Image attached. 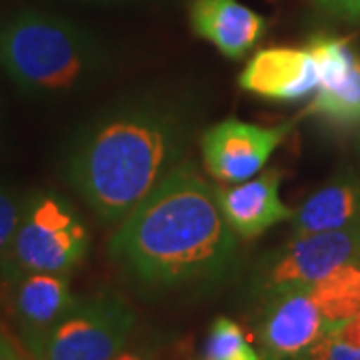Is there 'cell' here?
Instances as JSON below:
<instances>
[{
  "instance_id": "cell-1",
  "label": "cell",
  "mask_w": 360,
  "mask_h": 360,
  "mask_svg": "<svg viewBox=\"0 0 360 360\" xmlns=\"http://www.w3.org/2000/svg\"><path fill=\"white\" fill-rule=\"evenodd\" d=\"M108 250L136 283L167 290L220 281L236 260L238 236L214 186L182 162L120 220Z\"/></svg>"
},
{
  "instance_id": "cell-2",
  "label": "cell",
  "mask_w": 360,
  "mask_h": 360,
  "mask_svg": "<svg viewBox=\"0 0 360 360\" xmlns=\"http://www.w3.org/2000/svg\"><path fill=\"white\" fill-rule=\"evenodd\" d=\"M191 139V116L174 103H122L80 130L66 180L98 219L120 222L182 165Z\"/></svg>"
},
{
  "instance_id": "cell-3",
  "label": "cell",
  "mask_w": 360,
  "mask_h": 360,
  "mask_svg": "<svg viewBox=\"0 0 360 360\" xmlns=\"http://www.w3.org/2000/svg\"><path fill=\"white\" fill-rule=\"evenodd\" d=\"M103 44L66 18L22 11L0 26V66L32 94H65L90 84L106 66Z\"/></svg>"
},
{
  "instance_id": "cell-4",
  "label": "cell",
  "mask_w": 360,
  "mask_h": 360,
  "mask_svg": "<svg viewBox=\"0 0 360 360\" xmlns=\"http://www.w3.org/2000/svg\"><path fill=\"white\" fill-rule=\"evenodd\" d=\"M90 232L77 208L65 196L40 191L25 198L18 229L0 264V276L11 283L28 272L70 274L89 252Z\"/></svg>"
},
{
  "instance_id": "cell-5",
  "label": "cell",
  "mask_w": 360,
  "mask_h": 360,
  "mask_svg": "<svg viewBox=\"0 0 360 360\" xmlns=\"http://www.w3.org/2000/svg\"><path fill=\"white\" fill-rule=\"evenodd\" d=\"M136 326V314L120 296L104 292L78 300L72 310L25 347L37 360H112Z\"/></svg>"
},
{
  "instance_id": "cell-6",
  "label": "cell",
  "mask_w": 360,
  "mask_h": 360,
  "mask_svg": "<svg viewBox=\"0 0 360 360\" xmlns=\"http://www.w3.org/2000/svg\"><path fill=\"white\" fill-rule=\"evenodd\" d=\"M360 258V224L342 231L296 234L260 260L257 288L270 296L309 288L336 266Z\"/></svg>"
},
{
  "instance_id": "cell-7",
  "label": "cell",
  "mask_w": 360,
  "mask_h": 360,
  "mask_svg": "<svg viewBox=\"0 0 360 360\" xmlns=\"http://www.w3.org/2000/svg\"><path fill=\"white\" fill-rule=\"evenodd\" d=\"M292 124L258 127L243 120H222L205 130L200 153L212 179L238 184L255 179L269 165L270 156L290 134Z\"/></svg>"
},
{
  "instance_id": "cell-8",
  "label": "cell",
  "mask_w": 360,
  "mask_h": 360,
  "mask_svg": "<svg viewBox=\"0 0 360 360\" xmlns=\"http://www.w3.org/2000/svg\"><path fill=\"white\" fill-rule=\"evenodd\" d=\"M307 49L319 68L309 112L340 130H360V52L348 39L316 34Z\"/></svg>"
},
{
  "instance_id": "cell-9",
  "label": "cell",
  "mask_w": 360,
  "mask_h": 360,
  "mask_svg": "<svg viewBox=\"0 0 360 360\" xmlns=\"http://www.w3.org/2000/svg\"><path fill=\"white\" fill-rule=\"evenodd\" d=\"M238 84L269 103H298L314 94L319 68L307 46H270L246 63Z\"/></svg>"
},
{
  "instance_id": "cell-10",
  "label": "cell",
  "mask_w": 360,
  "mask_h": 360,
  "mask_svg": "<svg viewBox=\"0 0 360 360\" xmlns=\"http://www.w3.org/2000/svg\"><path fill=\"white\" fill-rule=\"evenodd\" d=\"M266 298L269 304L260 321V342L269 360L298 359L326 333L309 288H292Z\"/></svg>"
},
{
  "instance_id": "cell-11",
  "label": "cell",
  "mask_w": 360,
  "mask_h": 360,
  "mask_svg": "<svg viewBox=\"0 0 360 360\" xmlns=\"http://www.w3.org/2000/svg\"><path fill=\"white\" fill-rule=\"evenodd\" d=\"M281 182L283 170L269 168L232 188L214 186L220 210L236 236L250 240L284 220H292L295 210L281 200Z\"/></svg>"
},
{
  "instance_id": "cell-12",
  "label": "cell",
  "mask_w": 360,
  "mask_h": 360,
  "mask_svg": "<svg viewBox=\"0 0 360 360\" xmlns=\"http://www.w3.org/2000/svg\"><path fill=\"white\" fill-rule=\"evenodd\" d=\"M188 20L198 39L231 60L245 58L269 28L262 14L238 0H191Z\"/></svg>"
},
{
  "instance_id": "cell-13",
  "label": "cell",
  "mask_w": 360,
  "mask_h": 360,
  "mask_svg": "<svg viewBox=\"0 0 360 360\" xmlns=\"http://www.w3.org/2000/svg\"><path fill=\"white\" fill-rule=\"evenodd\" d=\"M6 284L8 307L16 326L20 328L22 345L51 330L78 302L72 296L66 274L28 272Z\"/></svg>"
},
{
  "instance_id": "cell-14",
  "label": "cell",
  "mask_w": 360,
  "mask_h": 360,
  "mask_svg": "<svg viewBox=\"0 0 360 360\" xmlns=\"http://www.w3.org/2000/svg\"><path fill=\"white\" fill-rule=\"evenodd\" d=\"M356 224H360V176L348 170L310 194L296 208L292 236L342 231Z\"/></svg>"
},
{
  "instance_id": "cell-15",
  "label": "cell",
  "mask_w": 360,
  "mask_h": 360,
  "mask_svg": "<svg viewBox=\"0 0 360 360\" xmlns=\"http://www.w3.org/2000/svg\"><path fill=\"white\" fill-rule=\"evenodd\" d=\"M326 330L360 312V258L350 260L309 286Z\"/></svg>"
},
{
  "instance_id": "cell-16",
  "label": "cell",
  "mask_w": 360,
  "mask_h": 360,
  "mask_svg": "<svg viewBox=\"0 0 360 360\" xmlns=\"http://www.w3.org/2000/svg\"><path fill=\"white\" fill-rule=\"evenodd\" d=\"M200 360H264L252 347L243 326L229 316H219L208 328Z\"/></svg>"
},
{
  "instance_id": "cell-17",
  "label": "cell",
  "mask_w": 360,
  "mask_h": 360,
  "mask_svg": "<svg viewBox=\"0 0 360 360\" xmlns=\"http://www.w3.org/2000/svg\"><path fill=\"white\" fill-rule=\"evenodd\" d=\"M22 205H25V200H20L14 191L0 184V264L11 248L14 232L18 229Z\"/></svg>"
},
{
  "instance_id": "cell-18",
  "label": "cell",
  "mask_w": 360,
  "mask_h": 360,
  "mask_svg": "<svg viewBox=\"0 0 360 360\" xmlns=\"http://www.w3.org/2000/svg\"><path fill=\"white\" fill-rule=\"evenodd\" d=\"M298 360H360V348L348 347L333 336L322 335Z\"/></svg>"
},
{
  "instance_id": "cell-19",
  "label": "cell",
  "mask_w": 360,
  "mask_h": 360,
  "mask_svg": "<svg viewBox=\"0 0 360 360\" xmlns=\"http://www.w3.org/2000/svg\"><path fill=\"white\" fill-rule=\"evenodd\" d=\"M316 6L326 14L347 20V22H360V0H314Z\"/></svg>"
},
{
  "instance_id": "cell-20",
  "label": "cell",
  "mask_w": 360,
  "mask_h": 360,
  "mask_svg": "<svg viewBox=\"0 0 360 360\" xmlns=\"http://www.w3.org/2000/svg\"><path fill=\"white\" fill-rule=\"evenodd\" d=\"M324 335L333 336L338 342L348 345V347L360 348V312L354 314V316H350V319H347V321L338 322L336 326L328 328Z\"/></svg>"
},
{
  "instance_id": "cell-21",
  "label": "cell",
  "mask_w": 360,
  "mask_h": 360,
  "mask_svg": "<svg viewBox=\"0 0 360 360\" xmlns=\"http://www.w3.org/2000/svg\"><path fill=\"white\" fill-rule=\"evenodd\" d=\"M0 360H37L30 350L0 328Z\"/></svg>"
},
{
  "instance_id": "cell-22",
  "label": "cell",
  "mask_w": 360,
  "mask_h": 360,
  "mask_svg": "<svg viewBox=\"0 0 360 360\" xmlns=\"http://www.w3.org/2000/svg\"><path fill=\"white\" fill-rule=\"evenodd\" d=\"M112 360H160L155 354L146 352V350H122L120 354H116Z\"/></svg>"
},
{
  "instance_id": "cell-23",
  "label": "cell",
  "mask_w": 360,
  "mask_h": 360,
  "mask_svg": "<svg viewBox=\"0 0 360 360\" xmlns=\"http://www.w3.org/2000/svg\"><path fill=\"white\" fill-rule=\"evenodd\" d=\"M92 2H101V4H124V2H134V0H92Z\"/></svg>"
},
{
  "instance_id": "cell-24",
  "label": "cell",
  "mask_w": 360,
  "mask_h": 360,
  "mask_svg": "<svg viewBox=\"0 0 360 360\" xmlns=\"http://www.w3.org/2000/svg\"><path fill=\"white\" fill-rule=\"evenodd\" d=\"M292 360H298V359H292Z\"/></svg>"
}]
</instances>
